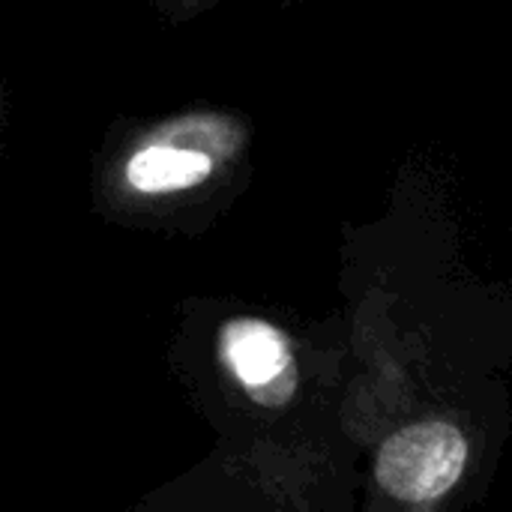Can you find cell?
Masks as SVG:
<instances>
[{
    "mask_svg": "<svg viewBox=\"0 0 512 512\" xmlns=\"http://www.w3.org/2000/svg\"><path fill=\"white\" fill-rule=\"evenodd\" d=\"M249 129L231 114L195 111L153 126L117 165L114 183L126 198H171L222 174L246 147Z\"/></svg>",
    "mask_w": 512,
    "mask_h": 512,
    "instance_id": "obj_1",
    "label": "cell"
},
{
    "mask_svg": "<svg viewBox=\"0 0 512 512\" xmlns=\"http://www.w3.org/2000/svg\"><path fill=\"white\" fill-rule=\"evenodd\" d=\"M468 438L447 420H423L384 441L375 459V480L405 507H435L465 474Z\"/></svg>",
    "mask_w": 512,
    "mask_h": 512,
    "instance_id": "obj_2",
    "label": "cell"
},
{
    "mask_svg": "<svg viewBox=\"0 0 512 512\" xmlns=\"http://www.w3.org/2000/svg\"><path fill=\"white\" fill-rule=\"evenodd\" d=\"M219 357L228 375L261 405L291 399L297 363L291 339L264 318H234L219 333Z\"/></svg>",
    "mask_w": 512,
    "mask_h": 512,
    "instance_id": "obj_3",
    "label": "cell"
},
{
    "mask_svg": "<svg viewBox=\"0 0 512 512\" xmlns=\"http://www.w3.org/2000/svg\"><path fill=\"white\" fill-rule=\"evenodd\" d=\"M207 0H177V6L183 9V12H195V9H201Z\"/></svg>",
    "mask_w": 512,
    "mask_h": 512,
    "instance_id": "obj_4",
    "label": "cell"
}]
</instances>
